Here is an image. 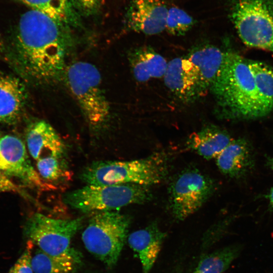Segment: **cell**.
Returning a JSON list of instances; mask_svg holds the SVG:
<instances>
[{
  "label": "cell",
  "mask_w": 273,
  "mask_h": 273,
  "mask_svg": "<svg viewBox=\"0 0 273 273\" xmlns=\"http://www.w3.org/2000/svg\"><path fill=\"white\" fill-rule=\"evenodd\" d=\"M71 25L37 10L21 15L6 60L24 81L55 83L64 76L73 44Z\"/></svg>",
  "instance_id": "6da1fadb"
},
{
  "label": "cell",
  "mask_w": 273,
  "mask_h": 273,
  "mask_svg": "<svg viewBox=\"0 0 273 273\" xmlns=\"http://www.w3.org/2000/svg\"><path fill=\"white\" fill-rule=\"evenodd\" d=\"M210 90L218 113L228 119H253L266 116L261 104L248 60L225 52L220 70Z\"/></svg>",
  "instance_id": "7a4b0ae2"
},
{
  "label": "cell",
  "mask_w": 273,
  "mask_h": 273,
  "mask_svg": "<svg viewBox=\"0 0 273 273\" xmlns=\"http://www.w3.org/2000/svg\"><path fill=\"white\" fill-rule=\"evenodd\" d=\"M167 159L155 153L130 161H101L92 163L80 174L87 185L105 186L134 184L149 186L162 181L168 174Z\"/></svg>",
  "instance_id": "3957f363"
},
{
  "label": "cell",
  "mask_w": 273,
  "mask_h": 273,
  "mask_svg": "<svg viewBox=\"0 0 273 273\" xmlns=\"http://www.w3.org/2000/svg\"><path fill=\"white\" fill-rule=\"evenodd\" d=\"M64 76L89 126L95 131L103 129L110 120L111 109L99 70L90 63L77 61L67 67Z\"/></svg>",
  "instance_id": "277c9868"
},
{
  "label": "cell",
  "mask_w": 273,
  "mask_h": 273,
  "mask_svg": "<svg viewBox=\"0 0 273 273\" xmlns=\"http://www.w3.org/2000/svg\"><path fill=\"white\" fill-rule=\"evenodd\" d=\"M149 186L134 184L86 186L65 194L64 203L83 212L115 211L130 204H142L153 196Z\"/></svg>",
  "instance_id": "5b68a950"
},
{
  "label": "cell",
  "mask_w": 273,
  "mask_h": 273,
  "mask_svg": "<svg viewBox=\"0 0 273 273\" xmlns=\"http://www.w3.org/2000/svg\"><path fill=\"white\" fill-rule=\"evenodd\" d=\"M130 217L118 211L96 212L82 234L89 252L109 267L115 265L126 240Z\"/></svg>",
  "instance_id": "8992f818"
},
{
  "label": "cell",
  "mask_w": 273,
  "mask_h": 273,
  "mask_svg": "<svg viewBox=\"0 0 273 273\" xmlns=\"http://www.w3.org/2000/svg\"><path fill=\"white\" fill-rule=\"evenodd\" d=\"M230 18L245 44L273 53V0H231Z\"/></svg>",
  "instance_id": "52a82bcc"
},
{
  "label": "cell",
  "mask_w": 273,
  "mask_h": 273,
  "mask_svg": "<svg viewBox=\"0 0 273 273\" xmlns=\"http://www.w3.org/2000/svg\"><path fill=\"white\" fill-rule=\"evenodd\" d=\"M83 218L59 219L43 214H33L24 227L25 236L44 252L60 256L78 254L71 248L73 236L81 228Z\"/></svg>",
  "instance_id": "ba28073f"
},
{
  "label": "cell",
  "mask_w": 273,
  "mask_h": 273,
  "mask_svg": "<svg viewBox=\"0 0 273 273\" xmlns=\"http://www.w3.org/2000/svg\"><path fill=\"white\" fill-rule=\"evenodd\" d=\"M215 189L214 181L197 169L178 174L169 188L170 208L173 217L184 220L197 211Z\"/></svg>",
  "instance_id": "9c48e42d"
},
{
  "label": "cell",
  "mask_w": 273,
  "mask_h": 273,
  "mask_svg": "<svg viewBox=\"0 0 273 273\" xmlns=\"http://www.w3.org/2000/svg\"><path fill=\"white\" fill-rule=\"evenodd\" d=\"M0 176L17 178L39 190L55 188L44 181L34 169L24 143L14 135H0Z\"/></svg>",
  "instance_id": "30bf717a"
},
{
  "label": "cell",
  "mask_w": 273,
  "mask_h": 273,
  "mask_svg": "<svg viewBox=\"0 0 273 273\" xmlns=\"http://www.w3.org/2000/svg\"><path fill=\"white\" fill-rule=\"evenodd\" d=\"M168 9L161 0H132L126 15L131 30L154 35L165 30Z\"/></svg>",
  "instance_id": "8fae6325"
},
{
  "label": "cell",
  "mask_w": 273,
  "mask_h": 273,
  "mask_svg": "<svg viewBox=\"0 0 273 273\" xmlns=\"http://www.w3.org/2000/svg\"><path fill=\"white\" fill-rule=\"evenodd\" d=\"M224 54L217 47L207 44L193 48L186 56L191 65L199 98L210 90L221 67Z\"/></svg>",
  "instance_id": "7c38bea8"
},
{
  "label": "cell",
  "mask_w": 273,
  "mask_h": 273,
  "mask_svg": "<svg viewBox=\"0 0 273 273\" xmlns=\"http://www.w3.org/2000/svg\"><path fill=\"white\" fill-rule=\"evenodd\" d=\"M28 97L25 84L20 77L0 70V124L18 123L25 109Z\"/></svg>",
  "instance_id": "4fadbf2b"
},
{
  "label": "cell",
  "mask_w": 273,
  "mask_h": 273,
  "mask_svg": "<svg viewBox=\"0 0 273 273\" xmlns=\"http://www.w3.org/2000/svg\"><path fill=\"white\" fill-rule=\"evenodd\" d=\"M26 141L29 154L36 161L50 157L65 158L66 155L63 141L51 125L44 120L35 121L28 126Z\"/></svg>",
  "instance_id": "5bb4252c"
},
{
  "label": "cell",
  "mask_w": 273,
  "mask_h": 273,
  "mask_svg": "<svg viewBox=\"0 0 273 273\" xmlns=\"http://www.w3.org/2000/svg\"><path fill=\"white\" fill-rule=\"evenodd\" d=\"M216 158L221 172L237 179L247 176L255 164L252 145L244 138L232 140Z\"/></svg>",
  "instance_id": "9a60e30c"
},
{
  "label": "cell",
  "mask_w": 273,
  "mask_h": 273,
  "mask_svg": "<svg viewBox=\"0 0 273 273\" xmlns=\"http://www.w3.org/2000/svg\"><path fill=\"white\" fill-rule=\"evenodd\" d=\"M166 236L156 222L128 236V243L140 259L143 273H149L153 267Z\"/></svg>",
  "instance_id": "2e32d148"
},
{
  "label": "cell",
  "mask_w": 273,
  "mask_h": 273,
  "mask_svg": "<svg viewBox=\"0 0 273 273\" xmlns=\"http://www.w3.org/2000/svg\"><path fill=\"white\" fill-rule=\"evenodd\" d=\"M163 77L165 85L181 101L190 102L199 98L191 65L186 57L170 61Z\"/></svg>",
  "instance_id": "e0dca14e"
},
{
  "label": "cell",
  "mask_w": 273,
  "mask_h": 273,
  "mask_svg": "<svg viewBox=\"0 0 273 273\" xmlns=\"http://www.w3.org/2000/svg\"><path fill=\"white\" fill-rule=\"evenodd\" d=\"M128 59L134 78L141 82L163 77L168 64L162 56L149 47L132 50Z\"/></svg>",
  "instance_id": "ac0fdd59"
},
{
  "label": "cell",
  "mask_w": 273,
  "mask_h": 273,
  "mask_svg": "<svg viewBox=\"0 0 273 273\" xmlns=\"http://www.w3.org/2000/svg\"><path fill=\"white\" fill-rule=\"evenodd\" d=\"M232 139L227 131L213 125H208L194 132L188 138L187 147L204 158H216Z\"/></svg>",
  "instance_id": "d6986e66"
},
{
  "label": "cell",
  "mask_w": 273,
  "mask_h": 273,
  "mask_svg": "<svg viewBox=\"0 0 273 273\" xmlns=\"http://www.w3.org/2000/svg\"><path fill=\"white\" fill-rule=\"evenodd\" d=\"M242 245L235 244L224 247L201 258L192 273H223L240 256Z\"/></svg>",
  "instance_id": "ffe728a7"
},
{
  "label": "cell",
  "mask_w": 273,
  "mask_h": 273,
  "mask_svg": "<svg viewBox=\"0 0 273 273\" xmlns=\"http://www.w3.org/2000/svg\"><path fill=\"white\" fill-rule=\"evenodd\" d=\"M31 265L34 273H71L80 261L79 254L53 256L38 248L31 253Z\"/></svg>",
  "instance_id": "44dd1931"
},
{
  "label": "cell",
  "mask_w": 273,
  "mask_h": 273,
  "mask_svg": "<svg viewBox=\"0 0 273 273\" xmlns=\"http://www.w3.org/2000/svg\"><path fill=\"white\" fill-rule=\"evenodd\" d=\"M262 107L266 115L273 111V71L267 64L248 60Z\"/></svg>",
  "instance_id": "7402d4cb"
},
{
  "label": "cell",
  "mask_w": 273,
  "mask_h": 273,
  "mask_svg": "<svg viewBox=\"0 0 273 273\" xmlns=\"http://www.w3.org/2000/svg\"><path fill=\"white\" fill-rule=\"evenodd\" d=\"M32 9L40 11L57 20L70 25L76 18L69 0H19Z\"/></svg>",
  "instance_id": "603a6c76"
},
{
  "label": "cell",
  "mask_w": 273,
  "mask_h": 273,
  "mask_svg": "<svg viewBox=\"0 0 273 273\" xmlns=\"http://www.w3.org/2000/svg\"><path fill=\"white\" fill-rule=\"evenodd\" d=\"M36 167L40 177L51 185L68 176L69 171L65 158L50 157L40 159L36 161Z\"/></svg>",
  "instance_id": "cb8c5ba5"
},
{
  "label": "cell",
  "mask_w": 273,
  "mask_h": 273,
  "mask_svg": "<svg viewBox=\"0 0 273 273\" xmlns=\"http://www.w3.org/2000/svg\"><path fill=\"white\" fill-rule=\"evenodd\" d=\"M195 23L193 18L185 11L177 7L168 10L165 30L173 35L180 36L190 30Z\"/></svg>",
  "instance_id": "d4e9b609"
},
{
  "label": "cell",
  "mask_w": 273,
  "mask_h": 273,
  "mask_svg": "<svg viewBox=\"0 0 273 273\" xmlns=\"http://www.w3.org/2000/svg\"><path fill=\"white\" fill-rule=\"evenodd\" d=\"M31 257V248H27L8 273H34Z\"/></svg>",
  "instance_id": "484cf974"
},
{
  "label": "cell",
  "mask_w": 273,
  "mask_h": 273,
  "mask_svg": "<svg viewBox=\"0 0 273 273\" xmlns=\"http://www.w3.org/2000/svg\"><path fill=\"white\" fill-rule=\"evenodd\" d=\"M77 4L83 12L93 14L100 9L102 0H75Z\"/></svg>",
  "instance_id": "4316f807"
},
{
  "label": "cell",
  "mask_w": 273,
  "mask_h": 273,
  "mask_svg": "<svg viewBox=\"0 0 273 273\" xmlns=\"http://www.w3.org/2000/svg\"><path fill=\"white\" fill-rule=\"evenodd\" d=\"M6 46L0 34V58L6 60Z\"/></svg>",
  "instance_id": "83f0119b"
},
{
  "label": "cell",
  "mask_w": 273,
  "mask_h": 273,
  "mask_svg": "<svg viewBox=\"0 0 273 273\" xmlns=\"http://www.w3.org/2000/svg\"><path fill=\"white\" fill-rule=\"evenodd\" d=\"M266 198L269 202V208L273 210V187L269 190L268 194L266 195Z\"/></svg>",
  "instance_id": "f1b7e54d"
},
{
  "label": "cell",
  "mask_w": 273,
  "mask_h": 273,
  "mask_svg": "<svg viewBox=\"0 0 273 273\" xmlns=\"http://www.w3.org/2000/svg\"><path fill=\"white\" fill-rule=\"evenodd\" d=\"M268 163L270 167L273 170V157L270 158L268 159Z\"/></svg>",
  "instance_id": "f546056e"
}]
</instances>
